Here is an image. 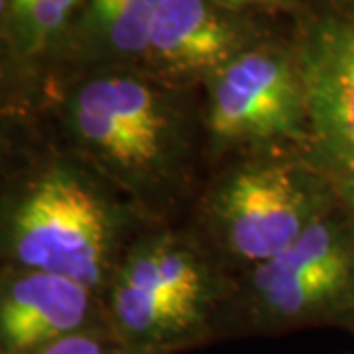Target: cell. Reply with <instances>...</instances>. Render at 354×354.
<instances>
[{
	"label": "cell",
	"instance_id": "1",
	"mask_svg": "<svg viewBox=\"0 0 354 354\" xmlns=\"http://www.w3.org/2000/svg\"><path fill=\"white\" fill-rule=\"evenodd\" d=\"M77 152L132 195L165 191L185 156L181 114L158 88L134 75L81 83L65 106Z\"/></svg>",
	"mask_w": 354,
	"mask_h": 354
},
{
	"label": "cell",
	"instance_id": "2",
	"mask_svg": "<svg viewBox=\"0 0 354 354\" xmlns=\"http://www.w3.org/2000/svg\"><path fill=\"white\" fill-rule=\"evenodd\" d=\"M111 329L140 354H176L215 335L216 290L197 250L162 232L122 256L106 291Z\"/></svg>",
	"mask_w": 354,
	"mask_h": 354
},
{
	"label": "cell",
	"instance_id": "3",
	"mask_svg": "<svg viewBox=\"0 0 354 354\" xmlns=\"http://www.w3.org/2000/svg\"><path fill=\"white\" fill-rule=\"evenodd\" d=\"M118 218L111 203L71 169L36 177L12 207L6 244L16 268L64 276L101 295L116 260Z\"/></svg>",
	"mask_w": 354,
	"mask_h": 354
},
{
	"label": "cell",
	"instance_id": "4",
	"mask_svg": "<svg viewBox=\"0 0 354 354\" xmlns=\"http://www.w3.org/2000/svg\"><path fill=\"white\" fill-rule=\"evenodd\" d=\"M241 305L242 329L335 325L354 333V234L335 205L288 250L252 266Z\"/></svg>",
	"mask_w": 354,
	"mask_h": 354
},
{
	"label": "cell",
	"instance_id": "5",
	"mask_svg": "<svg viewBox=\"0 0 354 354\" xmlns=\"http://www.w3.org/2000/svg\"><path fill=\"white\" fill-rule=\"evenodd\" d=\"M295 59L305 93L299 153L354 234V0H313Z\"/></svg>",
	"mask_w": 354,
	"mask_h": 354
},
{
	"label": "cell",
	"instance_id": "6",
	"mask_svg": "<svg viewBox=\"0 0 354 354\" xmlns=\"http://www.w3.org/2000/svg\"><path fill=\"white\" fill-rule=\"evenodd\" d=\"M330 205L325 185L297 153L254 160L230 171L213 193L209 213L228 252L258 266L299 241Z\"/></svg>",
	"mask_w": 354,
	"mask_h": 354
},
{
	"label": "cell",
	"instance_id": "7",
	"mask_svg": "<svg viewBox=\"0 0 354 354\" xmlns=\"http://www.w3.org/2000/svg\"><path fill=\"white\" fill-rule=\"evenodd\" d=\"M209 130L221 144L305 142V93L295 55L276 48L242 50L209 75Z\"/></svg>",
	"mask_w": 354,
	"mask_h": 354
},
{
	"label": "cell",
	"instance_id": "8",
	"mask_svg": "<svg viewBox=\"0 0 354 354\" xmlns=\"http://www.w3.org/2000/svg\"><path fill=\"white\" fill-rule=\"evenodd\" d=\"M111 327L101 295L73 279L12 268L0 293V354H28L79 330Z\"/></svg>",
	"mask_w": 354,
	"mask_h": 354
},
{
	"label": "cell",
	"instance_id": "9",
	"mask_svg": "<svg viewBox=\"0 0 354 354\" xmlns=\"http://www.w3.org/2000/svg\"><path fill=\"white\" fill-rule=\"evenodd\" d=\"M213 0H162L146 57L171 75H213L244 50L239 26Z\"/></svg>",
	"mask_w": 354,
	"mask_h": 354
},
{
	"label": "cell",
	"instance_id": "10",
	"mask_svg": "<svg viewBox=\"0 0 354 354\" xmlns=\"http://www.w3.org/2000/svg\"><path fill=\"white\" fill-rule=\"evenodd\" d=\"M162 0H130L127 8L101 30L102 38L118 53L146 55L153 12Z\"/></svg>",
	"mask_w": 354,
	"mask_h": 354
},
{
	"label": "cell",
	"instance_id": "11",
	"mask_svg": "<svg viewBox=\"0 0 354 354\" xmlns=\"http://www.w3.org/2000/svg\"><path fill=\"white\" fill-rule=\"evenodd\" d=\"M77 0H12L22 44L28 51H36L64 26L67 12Z\"/></svg>",
	"mask_w": 354,
	"mask_h": 354
},
{
	"label": "cell",
	"instance_id": "12",
	"mask_svg": "<svg viewBox=\"0 0 354 354\" xmlns=\"http://www.w3.org/2000/svg\"><path fill=\"white\" fill-rule=\"evenodd\" d=\"M28 354H140L130 348L127 342L111 327L87 329L62 337L57 341L44 344Z\"/></svg>",
	"mask_w": 354,
	"mask_h": 354
},
{
	"label": "cell",
	"instance_id": "13",
	"mask_svg": "<svg viewBox=\"0 0 354 354\" xmlns=\"http://www.w3.org/2000/svg\"><path fill=\"white\" fill-rule=\"evenodd\" d=\"M130 0H91L88 8V20L97 32L104 30L106 26L113 22L118 14L127 8Z\"/></svg>",
	"mask_w": 354,
	"mask_h": 354
},
{
	"label": "cell",
	"instance_id": "14",
	"mask_svg": "<svg viewBox=\"0 0 354 354\" xmlns=\"http://www.w3.org/2000/svg\"><path fill=\"white\" fill-rule=\"evenodd\" d=\"M221 8H241L246 4H258V2H268V0H213Z\"/></svg>",
	"mask_w": 354,
	"mask_h": 354
}]
</instances>
